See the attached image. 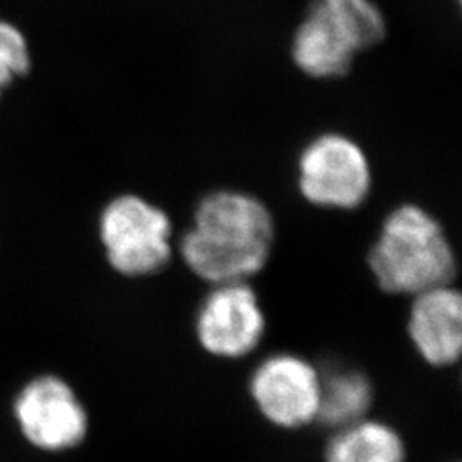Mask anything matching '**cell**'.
Wrapping results in <instances>:
<instances>
[{
  "instance_id": "obj_1",
  "label": "cell",
  "mask_w": 462,
  "mask_h": 462,
  "mask_svg": "<svg viewBox=\"0 0 462 462\" xmlns=\"http://www.w3.org/2000/svg\"><path fill=\"white\" fill-rule=\"evenodd\" d=\"M274 217L254 194L219 189L194 209L192 225L179 240V255L199 280L216 284L248 281L271 259Z\"/></svg>"
},
{
  "instance_id": "obj_2",
  "label": "cell",
  "mask_w": 462,
  "mask_h": 462,
  "mask_svg": "<svg viewBox=\"0 0 462 462\" xmlns=\"http://www.w3.org/2000/svg\"><path fill=\"white\" fill-rule=\"evenodd\" d=\"M366 263L380 290L396 297L452 284L457 273V257L442 223L411 202L383 217Z\"/></svg>"
},
{
  "instance_id": "obj_3",
  "label": "cell",
  "mask_w": 462,
  "mask_h": 462,
  "mask_svg": "<svg viewBox=\"0 0 462 462\" xmlns=\"http://www.w3.org/2000/svg\"><path fill=\"white\" fill-rule=\"evenodd\" d=\"M98 235L108 264L127 278L158 274L173 257L170 216L137 194L116 196L103 208Z\"/></svg>"
},
{
  "instance_id": "obj_4",
  "label": "cell",
  "mask_w": 462,
  "mask_h": 462,
  "mask_svg": "<svg viewBox=\"0 0 462 462\" xmlns=\"http://www.w3.org/2000/svg\"><path fill=\"white\" fill-rule=\"evenodd\" d=\"M372 183L366 151L346 134H320L298 154V192L315 208L355 211L366 202Z\"/></svg>"
},
{
  "instance_id": "obj_5",
  "label": "cell",
  "mask_w": 462,
  "mask_h": 462,
  "mask_svg": "<svg viewBox=\"0 0 462 462\" xmlns=\"http://www.w3.org/2000/svg\"><path fill=\"white\" fill-rule=\"evenodd\" d=\"M322 372L295 353H274L257 365L248 394L267 423L298 430L317 421Z\"/></svg>"
},
{
  "instance_id": "obj_6",
  "label": "cell",
  "mask_w": 462,
  "mask_h": 462,
  "mask_svg": "<svg viewBox=\"0 0 462 462\" xmlns=\"http://www.w3.org/2000/svg\"><path fill=\"white\" fill-rule=\"evenodd\" d=\"M265 314L248 281L211 286L194 319L200 347L216 358L240 360L254 353L264 337Z\"/></svg>"
},
{
  "instance_id": "obj_7",
  "label": "cell",
  "mask_w": 462,
  "mask_h": 462,
  "mask_svg": "<svg viewBox=\"0 0 462 462\" xmlns=\"http://www.w3.org/2000/svg\"><path fill=\"white\" fill-rule=\"evenodd\" d=\"M14 418L24 439L45 452H66L81 446L89 430L81 399L66 380L55 375L32 380L19 393Z\"/></svg>"
},
{
  "instance_id": "obj_8",
  "label": "cell",
  "mask_w": 462,
  "mask_h": 462,
  "mask_svg": "<svg viewBox=\"0 0 462 462\" xmlns=\"http://www.w3.org/2000/svg\"><path fill=\"white\" fill-rule=\"evenodd\" d=\"M408 337L418 356L435 368L457 364L462 351V298L452 286H437L411 297Z\"/></svg>"
},
{
  "instance_id": "obj_9",
  "label": "cell",
  "mask_w": 462,
  "mask_h": 462,
  "mask_svg": "<svg viewBox=\"0 0 462 462\" xmlns=\"http://www.w3.org/2000/svg\"><path fill=\"white\" fill-rule=\"evenodd\" d=\"M356 50L310 4L291 38V59L312 79H339L351 72Z\"/></svg>"
},
{
  "instance_id": "obj_10",
  "label": "cell",
  "mask_w": 462,
  "mask_h": 462,
  "mask_svg": "<svg viewBox=\"0 0 462 462\" xmlns=\"http://www.w3.org/2000/svg\"><path fill=\"white\" fill-rule=\"evenodd\" d=\"M326 462H406L408 448L396 427L364 418L332 430L324 450Z\"/></svg>"
},
{
  "instance_id": "obj_11",
  "label": "cell",
  "mask_w": 462,
  "mask_h": 462,
  "mask_svg": "<svg viewBox=\"0 0 462 462\" xmlns=\"http://www.w3.org/2000/svg\"><path fill=\"white\" fill-rule=\"evenodd\" d=\"M374 383L368 375L349 366L322 372L317 421L330 430L364 420L374 404Z\"/></svg>"
},
{
  "instance_id": "obj_12",
  "label": "cell",
  "mask_w": 462,
  "mask_h": 462,
  "mask_svg": "<svg viewBox=\"0 0 462 462\" xmlns=\"http://www.w3.org/2000/svg\"><path fill=\"white\" fill-rule=\"evenodd\" d=\"M310 4L356 53L377 47L387 34V21L374 0H312Z\"/></svg>"
},
{
  "instance_id": "obj_13",
  "label": "cell",
  "mask_w": 462,
  "mask_h": 462,
  "mask_svg": "<svg viewBox=\"0 0 462 462\" xmlns=\"http://www.w3.org/2000/svg\"><path fill=\"white\" fill-rule=\"evenodd\" d=\"M30 66L32 57L24 34L14 24L0 19V97L30 70Z\"/></svg>"
}]
</instances>
